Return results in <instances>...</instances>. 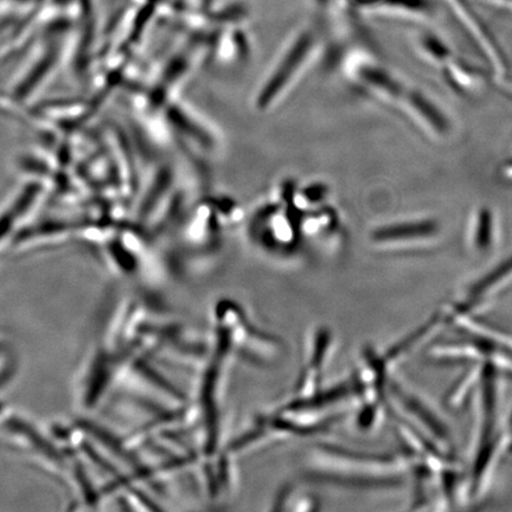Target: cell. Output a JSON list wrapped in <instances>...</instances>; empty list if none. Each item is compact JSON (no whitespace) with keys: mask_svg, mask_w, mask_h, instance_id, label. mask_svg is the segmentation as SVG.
<instances>
[{"mask_svg":"<svg viewBox=\"0 0 512 512\" xmlns=\"http://www.w3.org/2000/svg\"><path fill=\"white\" fill-rule=\"evenodd\" d=\"M306 477L339 486H381L393 483L386 473L394 465L393 458L364 453L319 440L306 448L303 456Z\"/></svg>","mask_w":512,"mask_h":512,"instance_id":"1","label":"cell"},{"mask_svg":"<svg viewBox=\"0 0 512 512\" xmlns=\"http://www.w3.org/2000/svg\"><path fill=\"white\" fill-rule=\"evenodd\" d=\"M213 336L219 339L234 358L258 367L272 366L285 354L281 339L254 324L239 303L221 299L213 309Z\"/></svg>","mask_w":512,"mask_h":512,"instance_id":"2","label":"cell"},{"mask_svg":"<svg viewBox=\"0 0 512 512\" xmlns=\"http://www.w3.org/2000/svg\"><path fill=\"white\" fill-rule=\"evenodd\" d=\"M335 338L328 326H317L307 338L302 368L284 400H306L324 389L323 382L332 360Z\"/></svg>","mask_w":512,"mask_h":512,"instance_id":"3","label":"cell"},{"mask_svg":"<svg viewBox=\"0 0 512 512\" xmlns=\"http://www.w3.org/2000/svg\"><path fill=\"white\" fill-rule=\"evenodd\" d=\"M313 42H315V37L311 35V32H303L297 37L296 42L292 44L283 61L279 63L277 70L272 74V78L262 89L259 99L260 106L270 105L273 99L279 96V93L291 81L292 75L299 69L300 64L304 62L307 54L310 53Z\"/></svg>","mask_w":512,"mask_h":512,"instance_id":"4","label":"cell"},{"mask_svg":"<svg viewBox=\"0 0 512 512\" xmlns=\"http://www.w3.org/2000/svg\"><path fill=\"white\" fill-rule=\"evenodd\" d=\"M438 223L430 220H411L377 230L373 240L379 245H403L422 242L438 235Z\"/></svg>","mask_w":512,"mask_h":512,"instance_id":"5","label":"cell"},{"mask_svg":"<svg viewBox=\"0 0 512 512\" xmlns=\"http://www.w3.org/2000/svg\"><path fill=\"white\" fill-rule=\"evenodd\" d=\"M358 5L376 14L407 17L415 21H428L438 12L435 0H363Z\"/></svg>","mask_w":512,"mask_h":512,"instance_id":"6","label":"cell"},{"mask_svg":"<svg viewBox=\"0 0 512 512\" xmlns=\"http://www.w3.org/2000/svg\"><path fill=\"white\" fill-rule=\"evenodd\" d=\"M495 216H492L488 208H482L473 216L472 243L478 252H486L495 240Z\"/></svg>","mask_w":512,"mask_h":512,"instance_id":"7","label":"cell"},{"mask_svg":"<svg viewBox=\"0 0 512 512\" xmlns=\"http://www.w3.org/2000/svg\"><path fill=\"white\" fill-rule=\"evenodd\" d=\"M400 399L402 400L403 406L407 408V411L411 412L416 419H419L421 424L435 435V438L440 441H446L447 443V430L438 420V416H435L430 409L424 405V403L416 400L414 396H409L400 392Z\"/></svg>","mask_w":512,"mask_h":512,"instance_id":"8","label":"cell"},{"mask_svg":"<svg viewBox=\"0 0 512 512\" xmlns=\"http://www.w3.org/2000/svg\"><path fill=\"white\" fill-rule=\"evenodd\" d=\"M319 509L316 497L300 494L293 486H285L279 492L272 507L277 511H315Z\"/></svg>","mask_w":512,"mask_h":512,"instance_id":"9","label":"cell"},{"mask_svg":"<svg viewBox=\"0 0 512 512\" xmlns=\"http://www.w3.org/2000/svg\"><path fill=\"white\" fill-rule=\"evenodd\" d=\"M510 425L512 426V413L510 415Z\"/></svg>","mask_w":512,"mask_h":512,"instance_id":"10","label":"cell"}]
</instances>
